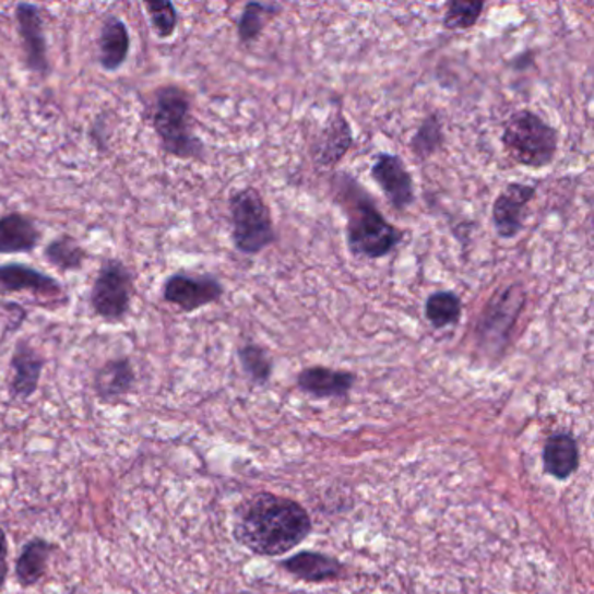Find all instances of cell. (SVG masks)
Instances as JSON below:
<instances>
[{"mask_svg": "<svg viewBox=\"0 0 594 594\" xmlns=\"http://www.w3.org/2000/svg\"><path fill=\"white\" fill-rule=\"evenodd\" d=\"M310 532L312 521L306 509L269 491L242 500L234 514V538L254 555H286L300 546Z\"/></svg>", "mask_w": 594, "mask_h": 594, "instance_id": "6da1fadb", "label": "cell"}, {"mask_svg": "<svg viewBox=\"0 0 594 594\" xmlns=\"http://www.w3.org/2000/svg\"><path fill=\"white\" fill-rule=\"evenodd\" d=\"M335 201L345 215V242L354 259L382 260L400 248L405 233L383 215L368 190L347 173L335 178Z\"/></svg>", "mask_w": 594, "mask_h": 594, "instance_id": "7a4b0ae2", "label": "cell"}, {"mask_svg": "<svg viewBox=\"0 0 594 594\" xmlns=\"http://www.w3.org/2000/svg\"><path fill=\"white\" fill-rule=\"evenodd\" d=\"M145 116L164 154L175 159L203 163L206 147L195 133L192 95L186 87L175 82L155 87L148 96Z\"/></svg>", "mask_w": 594, "mask_h": 594, "instance_id": "3957f363", "label": "cell"}, {"mask_svg": "<svg viewBox=\"0 0 594 594\" xmlns=\"http://www.w3.org/2000/svg\"><path fill=\"white\" fill-rule=\"evenodd\" d=\"M500 143L509 159L528 169H544L555 163L560 134L540 114L521 108L506 121Z\"/></svg>", "mask_w": 594, "mask_h": 594, "instance_id": "277c9868", "label": "cell"}, {"mask_svg": "<svg viewBox=\"0 0 594 594\" xmlns=\"http://www.w3.org/2000/svg\"><path fill=\"white\" fill-rule=\"evenodd\" d=\"M228 215L233 224V245L237 253L257 257L277 242L271 206L262 192L248 186L228 195Z\"/></svg>", "mask_w": 594, "mask_h": 594, "instance_id": "5b68a950", "label": "cell"}, {"mask_svg": "<svg viewBox=\"0 0 594 594\" xmlns=\"http://www.w3.org/2000/svg\"><path fill=\"white\" fill-rule=\"evenodd\" d=\"M528 294L521 281L506 285L491 295L485 304L476 323V342L478 347L491 356H499L508 351L511 335L525 310Z\"/></svg>", "mask_w": 594, "mask_h": 594, "instance_id": "8992f818", "label": "cell"}, {"mask_svg": "<svg viewBox=\"0 0 594 594\" xmlns=\"http://www.w3.org/2000/svg\"><path fill=\"white\" fill-rule=\"evenodd\" d=\"M134 276L119 259H105L90 289V307L105 323H122L131 312Z\"/></svg>", "mask_w": 594, "mask_h": 594, "instance_id": "52a82bcc", "label": "cell"}, {"mask_svg": "<svg viewBox=\"0 0 594 594\" xmlns=\"http://www.w3.org/2000/svg\"><path fill=\"white\" fill-rule=\"evenodd\" d=\"M163 300L186 314L213 306L224 298L225 286L213 274L180 271L166 277L161 289Z\"/></svg>", "mask_w": 594, "mask_h": 594, "instance_id": "ba28073f", "label": "cell"}, {"mask_svg": "<svg viewBox=\"0 0 594 594\" xmlns=\"http://www.w3.org/2000/svg\"><path fill=\"white\" fill-rule=\"evenodd\" d=\"M14 20H16L17 37L22 44L26 70L39 79H48L51 74V63H49L48 37H46L43 9L31 2H20L14 8Z\"/></svg>", "mask_w": 594, "mask_h": 594, "instance_id": "9c48e42d", "label": "cell"}, {"mask_svg": "<svg viewBox=\"0 0 594 594\" xmlns=\"http://www.w3.org/2000/svg\"><path fill=\"white\" fill-rule=\"evenodd\" d=\"M537 198V187L511 181L491 204V224L502 241L516 239L525 228V213Z\"/></svg>", "mask_w": 594, "mask_h": 594, "instance_id": "30bf717a", "label": "cell"}, {"mask_svg": "<svg viewBox=\"0 0 594 594\" xmlns=\"http://www.w3.org/2000/svg\"><path fill=\"white\" fill-rule=\"evenodd\" d=\"M370 177L394 212H406L415 203V180L401 155L379 152L371 164Z\"/></svg>", "mask_w": 594, "mask_h": 594, "instance_id": "8fae6325", "label": "cell"}, {"mask_svg": "<svg viewBox=\"0 0 594 594\" xmlns=\"http://www.w3.org/2000/svg\"><path fill=\"white\" fill-rule=\"evenodd\" d=\"M353 147V126L344 110L336 108L335 112L328 117L326 124L312 140L310 155L318 168L335 169Z\"/></svg>", "mask_w": 594, "mask_h": 594, "instance_id": "7c38bea8", "label": "cell"}, {"mask_svg": "<svg viewBox=\"0 0 594 594\" xmlns=\"http://www.w3.org/2000/svg\"><path fill=\"white\" fill-rule=\"evenodd\" d=\"M22 292H28L35 297L51 298V300H58L66 295L60 281L48 272L22 262L0 263V294H22Z\"/></svg>", "mask_w": 594, "mask_h": 594, "instance_id": "4fadbf2b", "label": "cell"}, {"mask_svg": "<svg viewBox=\"0 0 594 594\" xmlns=\"http://www.w3.org/2000/svg\"><path fill=\"white\" fill-rule=\"evenodd\" d=\"M46 359L28 341H20L9 363V396L17 401L31 400L39 389Z\"/></svg>", "mask_w": 594, "mask_h": 594, "instance_id": "5bb4252c", "label": "cell"}, {"mask_svg": "<svg viewBox=\"0 0 594 594\" xmlns=\"http://www.w3.org/2000/svg\"><path fill=\"white\" fill-rule=\"evenodd\" d=\"M98 66L105 72H117L126 66L131 52V32L128 23L121 16L110 13L104 17L99 26Z\"/></svg>", "mask_w": 594, "mask_h": 594, "instance_id": "9a60e30c", "label": "cell"}, {"mask_svg": "<svg viewBox=\"0 0 594 594\" xmlns=\"http://www.w3.org/2000/svg\"><path fill=\"white\" fill-rule=\"evenodd\" d=\"M356 375L353 371L335 370V368L316 367L304 368L297 375V385L301 392L318 400L326 397H345L353 391Z\"/></svg>", "mask_w": 594, "mask_h": 594, "instance_id": "2e32d148", "label": "cell"}, {"mask_svg": "<svg viewBox=\"0 0 594 594\" xmlns=\"http://www.w3.org/2000/svg\"><path fill=\"white\" fill-rule=\"evenodd\" d=\"M134 383H136V373L128 356L108 359L93 377L96 397L104 403H112L128 396L133 391Z\"/></svg>", "mask_w": 594, "mask_h": 594, "instance_id": "e0dca14e", "label": "cell"}, {"mask_svg": "<svg viewBox=\"0 0 594 594\" xmlns=\"http://www.w3.org/2000/svg\"><path fill=\"white\" fill-rule=\"evenodd\" d=\"M40 228L34 218L20 212L0 216V254H25L39 246Z\"/></svg>", "mask_w": 594, "mask_h": 594, "instance_id": "ac0fdd59", "label": "cell"}, {"mask_svg": "<svg viewBox=\"0 0 594 594\" xmlns=\"http://www.w3.org/2000/svg\"><path fill=\"white\" fill-rule=\"evenodd\" d=\"M281 567L306 582L336 581L344 573V565L323 553L301 551L283 561Z\"/></svg>", "mask_w": 594, "mask_h": 594, "instance_id": "d6986e66", "label": "cell"}, {"mask_svg": "<svg viewBox=\"0 0 594 594\" xmlns=\"http://www.w3.org/2000/svg\"><path fill=\"white\" fill-rule=\"evenodd\" d=\"M544 470L551 474L553 478L569 479L579 467L578 440L569 432H558L546 441L543 453Z\"/></svg>", "mask_w": 594, "mask_h": 594, "instance_id": "ffe728a7", "label": "cell"}, {"mask_svg": "<svg viewBox=\"0 0 594 594\" xmlns=\"http://www.w3.org/2000/svg\"><path fill=\"white\" fill-rule=\"evenodd\" d=\"M55 544L46 538L34 537L23 546L22 553L16 560V579L20 586L32 587L40 582V579L48 572L49 560L55 553Z\"/></svg>", "mask_w": 594, "mask_h": 594, "instance_id": "44dd1931", "label": "cell"}, {"mask_svg": "<svg viewBox=\"0 0 594 594\" xmlns=\"http://www.w3.org/2000/svg\"><path fill=\"white\" fill-rule=\"evenodd\" d=\"M464 304L453 289L432 292L424 301V316L435 330H447L461 323Z\"/></svg>", "mask_w": 594, "mask_h": 594, "instance_id": "7402d4cb", "label": "cell"}, {"mask_svg": "<svg viewBox=\"0 0 594 594\" xmlns=\"http://www.w3.org/2000/svg\"><path fill=\"white\" fill-rule=\"evenodd\" d=\"M43 257L60 272H79L90 259V253L74 236L61 234L46 245Z\"/></svg>", "mask_w": 594, "mask_h": 594, "instance_id": "603a6c76", "label": "cell"}, {"mask_svg": "<svg viewBox=\"0 0 594 594\" xmlns=\"http://www.w3.org/2000/svg\"><path fill=\"white\" fill-rule=\"evenodd\" d=\"M283 11L281 4H265V2H248L242 8L239 20H237V39L242 46H251L260 39L265 26L280 16Z\"/></svg>", "mask_w": 594, "mask_h": 594, "instance_id": "cb8c5ba5", "label": "cell"}, {"mask_svg": "<svg viewBox=\"0 0 594 594\" xmlns=\"http://www.w3.org/2000/svg\"><path fill=\"white\" fill-rule=\"evenodd\" d=\"M444 128L440 116L432 112L424 117L414 136L409 140V151L420 161L429 159L443 148Z\"/></svg>", "mask_w": 594, "mask_h": 594, "instance_id": "d4e9b609", "label": "cell"}, {"mask_svg": "<svg viewBox=\"0 0 594 594\" xmlns=\"http://www.w3.org/2000/svg\"><path fill=\"white\" fill-rule=\"evenodd\" d=\"M487 4L482 0H452L448 2L447 11L443 16V28L448 32H470L478 25L482 20L483 11Z\"/></svg>", "mask_w": 594, "mask_h": 594, "instance_id": "484cf974", "label": "cell"}, {"mask_svg": "<svg viewBox=\"0 0 594 594\" xmlns=\"http://www.w3.org/2000/svg\"><path fill=\"white\" fill-rule=\"evenodd\" d=\"M237 358L248 379L259 385H265L272 377V359L263 345L248 342L237 349Z\"/></svg>", "mask_w": 594, "mask_h": 594, "instance_id": "4316f807", "label": "cell"}, {"mask_svg": "<svg viewBox=\"0 0 594 594\" xmlns=\"http://www.w3.org/2000/svg\"><path fill=\"white\" fill-rule=\"evenodd\" d=\"M143 9L147 11L152 32L157 35V39L168 40L177 34L180 14L171 0H145Z\"/></svg>", "mask_w": 594, "mask_h": 594, "instance_id": "83f0119b", "label": "cell"}, {"mask_svg": "<svg viewBox=\"0 0 594 594\" xmlns=\"http://www.w3.org/2000/svg\"><path fill=\"white\" fill-rule=\"evenodd\" d=\"M8 535L4 530L0 528V590L4 587L5 581H8Z\"/></svg>", "mask_w": 594, "mask_h": 594, "instance_id": "f1b7e54d", "label": "cell"}]
</instances>
